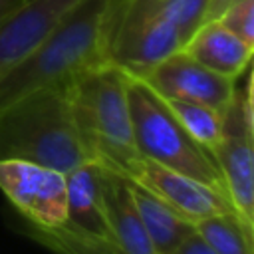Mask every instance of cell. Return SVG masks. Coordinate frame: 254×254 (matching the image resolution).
I'll return each instance as SVG.
<instances>
[{"mask_svg":"<svg viewBox=\"0 0 254 254\" xmlns=\"http://www.w3.org/2000/svg\"><path fill=\"white\" fill-rule=\"evenodd\" d=\"M65 93L87 161L133 179L143 157L133 139L127 73L105 62L75 75L65 85Z\"/></svg>","mask_w":254,"mask_h":254,"instance_id":"2","label":"cell"},{"mask_svg":"<svg viewBox=\"0 0 254 254\" xmlns=\"http://www.w3.org/2000/svg\"><path fill=\"white\" fill-rule=\"evenodd\" d=\"M131 192L155 254H173L179 244L194 232V224L189 218L161 200L149 189L131 181Z\"/></svg>","mask_w":254,"mask_h":254,"instance_id":"14","label":"cell"},{"mask_svg":"<svg viewBox=\"0 0 254 254\" xmlns=\"http://www.w3.org/2000/svg\"><path fill=\"white\" fill-rule=\"evenodd\" d=\"M210 0H159L163 14L177 26L183 44L204 22Z\"/></svg>","mask_w":254,"mask_h":254,"instance_id":"18","label":"cell"},{"mask_svg":"<svg viewBox=\"0 0 254 254\" xmlns=\"http://www.w3.org/2000/svg\"><path fill=\"white\" fill-rule=\"evenodd\" d=\"M173 254H216L210 246H208V242L194 230L192 234H189L181 244H179V248L173 252Z\"/></svg>","mask_w":254,"mask_h":254,"instance_id":"20","label":"cell"},{"mask_svg":"<svg viewBox=\"0 0 254 254\" xmlns=\"http://www.w3.org/2000/svg\"><path fill=\"white\" fill-rule=\"evenodd\" d=\"M123 2L77 0L36 48L0 79V109L34 91L65 87L81 71L105 64Z\"/></svg>","mask_w":254,"mask_h":254,"instance_id":"1","label":"cell"},{"mask_svg":"<svg viewBox=\"0 0 254 254\" xmlns=\"http://www.w3.org/2000/svg\"><path fill=\"white\" fill-rule=\"evenodd\" d=\"M28 236L54 254H127L111 236L79 232L67 226L42 228L28 222Z\"/></svg>","mask_w":254,"mask_h":254,"instance_id":"15","label":"cell"},{"mask_svg":"<svg viewBox=\"0 0 254 254\" xmlns=\"http://www.w3.org/2000/svg\"><path fill=\"white\" fill-rule=\"evenodd\" d=\"M240 40L254 46V0H234L216 18Z\"/></svg>","mask_w":254,"mask_h":254,"instance_id":"19","label":"cell"},{"mask_svg":"<svg viewBox=\"0 0 254 254\" xmlns=\"http://www.w3.org/2000/svg\"><path fill=\"white\" fill-rule=\"evenodd\" d=\"M101 189L111 238L127 254H155L135 206L131 181L101 169Z\"/></svg>","mask_w":254,"mask_h":254,"instance_id":"12","label":"cell"},{"mask_svg":"<svg viewBox=\"0 0 254 254\" xmlns=\"http://www.w3.org/2000/svg\"><path fill=\"white\" fill-rule=\"evenodd\" d=\"M181 50H185L204 67L238 79L250 65L254 46L240 40L218 20H208L192 32Z\"/></svg>","mask_w":254,"mask_h":254,"instance_id":"11","label":"cell"},{"mask_svg":"<svg viewBox=\"0 0 254 254\" xmlns=\"http://www.w3.org/2000/svg\"><path fill=\"white\" fill-rule=\"evenodd\" d=\"M141 79L163 99L196 101L216 109L218 113H224L236 89V79L204 67L185 50H177L159 62Z\"/></svg>","mask_w":254,"mask_h":254,"instance_id":"8","label":"cell"},{"mask_svg":"<svg viewBox=\"0 0 254 254\" xmlns=\"http://www.w3.org/2000/svg\"><path fill=\"white\" fill-rule=\"evenodd\" d=\"M230 2H232V0H210V2H208V8H206V14H204V22L216 20V18L226 10V6H228Z\"/></svg>","mask_w":254,"mask_h":254,"instance_id":"21","label":"cell"},{"mask_svg":"<svg viewBox=\"0 0 254 254\" xmlns=\"http://www.w3.org/2000/svg\"><path fill=\"white\" fill-rule=\"evenodd\" d=\"M224 135L212 153L222 175L226 196L234 212L254 228V121H252V77L246 85L234 89L228 107L222 113Z\"/></svg>","mask_w":254,"mask_h":254,"instance_id":"6","label":"cell"},{"mask_svg":"<svg viewBox=\"0 0 254 254\" xmlns=\"http://www.w3.org/2000/svg\"><path fill=\"white\" fill-rule=\"evenodd\" d=\"M183 129L210 155L218 147L224 135L222 127V113L216 109L196 103V101H187V99H165Z\"/></svg>","mask_w":254,"mask_h":254,"instance_id":"17","label":"cell"},{"mask_svg":"<svg viewBox=\"0 0 254 254\" xmlns=\"http://www.w3.org/2000/svg\"><path fill=\"white\" fill-rule=\"evenodd\" d=\"M0 161H26L64 175L85 163L65 87L34 91L0 109Z\"/></svg>","mask_w":254,"mask_h":254,"instance_id":"3","label":"cell"},{"mask_svg":"<svg viewBox=\"0 0 254 254\" xmlns=\"http://www.w3.org/2000/svg\"><path fill=\"white\" fill-rule=\"evenodd\" d=\"M77 0H24L0 22V79L58 24Z\"/></svg>","mask_w":254,"mask_h":254,"instance_id":"10","label":"cell"},{"mask_svg":"<svg viewBox=\"0 0 254 254\" xmlns=\"http://www.w3.org/2000/svg\"><path fill=\"white\" fill-rule=\"evenodd\" d=\"M0 190L24 214L42 228H58L67 216L65 175L26 161H0Z\"/></svg>","mask_w":254,"mask_h":254,"instance_id":"7","label":"cell"},{"mask_svg":"<svg viewBox=\"0 0 254 254\" xmlns=\"http://www.w3.org/2000/svg\"><path fill=\"white\" fill-rule=\"evenodd\" d=\"M181 48V34L163 14L159 0H125L111 32L107 62L129 75L143 77Z\"/></svg>","mask_w":254,"mask_h":254,"instance_id":"5","label":"cell"},{"mask_svg":"<svg viewBox=\"0 0 254 254\" xmlns=\"http://www.w3.org/2000/svg\"><path fill=\"white\" fill-rule=\"evenodd\" d=\"M65 183H67V216L62 226L87 234L111 236L105 204H103L101 167L91 161H85L65 175Z\"/></svg>","mask_w":254,"mask_h":254,"instance_id":"13","label":"cell"},{"mask_svg":"<svg viewBox=\"0 0 254 254\" xmlns=\"http://www.w3.org/2000/svg\"><path fill=\"white\" fill-rule=\"evenodd\" d=\"M127 99L135 147L143 159L196 179L226 196L212 155L183 129L167 101L149 83L127 73Z\"/></svg>","mask_w":254,"mask_h":254,"instance_id":"4","label":"cell"},{"mask_svg":"<svg viewBox=\"0 0 254 254\" xmlns=\"http://www.w3.org/2000/svg\"><path fill=\"white\" fill-rule=\"evenodd\" d=\"M131 181L155 192L161 200H165L192 224L202 218L234 210L222 192L183 173L171 171L151 159H141Z\"/></svg>","mask_w":254,"mask_h":254,"instance_id":"9","label":"cell"},{"mask_svg":"<svg viewBox=\"0 0 254 254\" xmlns=\"http://www.w3.org/2000/svg\"><path fill=\"white\" fill-rule=\"evenodd\" d=\"M194 230L216 254H252L254 228L244 224L234 210L202 218L194 224Z\"/></svg>","mask_w":254,"mask_h":254,"instance_id":"16","label":"cell"},{"mask_svg":"<svg viewBox=\"0 0 254 254\" xmlns=\"http://www.w3.org/2000/svg\"><path fill=\"white\" fill-rule=\"evenodd\" d=\"M22 2H24V0H0V22H2L8 14H12Z\"/></svg>","mask_w":254,"mask_h":254,"instance_id":"22","label":"cell"}]
</instances>
